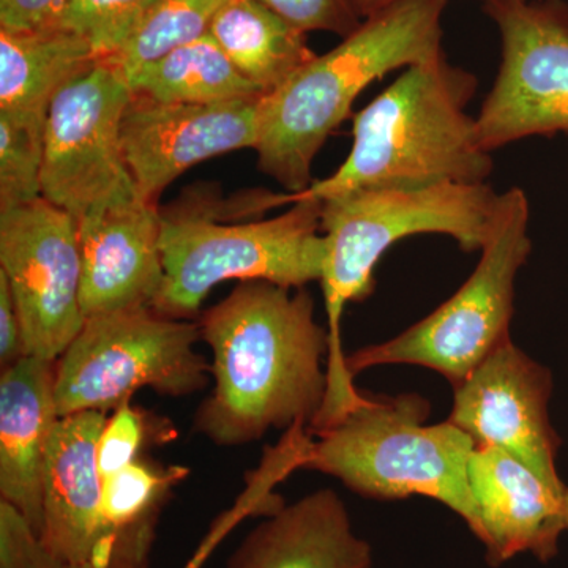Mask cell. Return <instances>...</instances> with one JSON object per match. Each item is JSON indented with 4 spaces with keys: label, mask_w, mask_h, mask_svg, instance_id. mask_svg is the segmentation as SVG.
Listing matches in <instances>:
<instances>
[{
    "label": "cell",
    "mask_w": 568,
    "mask_h": 568,
    "mask_svg": "<svg viewBox=\"0 0 568 568\" xmlns=\"http://www.w3.org/2000/svg\"><path fill=\"white\" fill-rule=\"evenodd\" d=\"M59 410L55 362L22 358L0 376V500L43 526V477Z\"/></svg>",
    "instance_id": "e0dca14e"
},
{
    "label": "cell",
    "mask_w": 568,
    "mask_h": 568,
    "mask_svg": "<svg viewBox=\"0 0 568 568\" xmlns=\"http://www.w3.org/2000/svg\"><path fill=\"white\" fill-rule=\"evenodd\" d=\"M230 201L192 190L160 207L164 278L155 312L193 320L216 284L271 282L298 290L320 282L325 256L320 200H297L267 220L239 222Z\"/></svg>",
    "instance_id": "5b68a950"
},
{
    "label": "cell",
    "mask_w": 568,
    "mask_h": 568,
    "mask_svg": "<svg viewBox=\"0 0 568 568\" xmlns=\"http://www.w3.org/2000/svg\"><path fill=\"white\" fill-rule=\"evenodd\" d=\"M487 562L499 567L523 552L548 562L566 528L564 496L517 458L497 447H476L469 462Z\"/></svg>",
    "instance_id": "9a60e30c"
},
{
    "label": "cell",
    "mask_w": 568,
    "mask_h": 568,
    "mask_svg": "<svg viewBox=\"0 0 568 568\" xmlns=\"http://www.w3.org/2000/svg\"><path fill=\"white\" fill-rule=\"evenodd\" d=\"M99 61L91 41L61 24L0 29V112L47 122L58 93Z\"/></svg>",
    "instance_id": "d6986e66"
},
{
    "label": "cell",
    "mask_w": 568,
    "mask_h": 568,
    "mask_svg": "<svg viewBox=\"0 0 568 568\" xmlns=\"http://www.w3.org/2000/svg\"><path fill=\"white\" fill-rule=\"evenodd\" d=\"M108 414L59 418L48 447L40 540L63 566L91 558L102 538L103 478L97 444Z\"/></svg>",
    "instance_id": "2e32d148"
},
{
    "label": "cell",
    "mask_w": 568,
    "mask_h": 568,
    "mask_svg": "<svg viewBox=\"0 0 568 568\" xmlns=\"http://www.w3.org/2000/svg\"><path fill=\"white\" fill-rule=\"evenodd\" d=\"M209 33L264 95L276 91L316 55L305 32L260 0H227Z\"/></svg>",
    "instance_id": "ffe728a7"
},
{
    "label": "cell",
    "mask_w": 568,
    "mask_h": 568,
    "mask_svg": "<svg viewBox=\"0 0 568 568\" xmlns=\"http://www.w3.org/2000/svg\"><path fill=\"white\" fill-rule=\"evenodd\" d=\"M447 0H405L365 18L334 50L315 55L257 106V166L287 193L313 183L327 138L372 82L443 52Z\"/></svg>",
    "instance_id": "277c9868"
},
{
    "label": "cell",
    "mask_w": 568,
    "mask_h": 568,
    "mask_svg": "<svg viewBox=\"0 0 568 568\" xmlns=\"http://www.w3.org/2000/svg\"><path fill=\"white\" fill-rule=\"evenodd\" d=\"M298 31L351 36L364 22L354 0H260Z\"/></svg>",
    "instance_id": "83f0119b"
},
{
    "label": "cell",
    "mask_w": 568,
    "mask_h": 568,
    "mask_svg": "<svg viewBox=\"0 0 568 568\" xmlns=\"http://www.w3.org/2000/svg\"><path fill=\"white\" fill-rule=\"evenodd\" d=\"M70 0H0V29H33L52 24Z\"/></svg>",
    "instance_id": "4dcf8cb0"
},
{
    "label": "cell",
    "mask_w": 568,
    "mask_h": 568,
    "mask_svg": "<svg viewBox=\"0 0 568 568\" xmlns=\"http://www.w3.org/2000/svg\"><path fill=\"white\" fill-rule=\"evenodd\" d=\"M291 476L290 463L278 452L265 450L256 469L245 477V488L230 508L213 519L196 551L183 568H203L224 538L250 517H265L283 506L275 488Z\"/></svg>",
    "instance_id": "484cf974"
},
{
    "label": "cell",
    "mask_w": 568,
    "mask_h": 568,
    "mask_svg": "<svg viewBox=\"0 0 568 568\" xmlns=\"http://www.w3.org/2000/svg\"><path fill=\"white\" fill-rule=\"evenodd\" d=\"M156 0H70L61 24L85 37L100 59H110L125 47L155 6Z\"/></svg>",
    "instance_id": "4316f807"
},
{
    "label": "cell",
    "mask_w": 568,
    "mask_h": 568,
    "mask_svg": "<svg viewBox=\"0 0 568 568\" xmlns=\"http://www.w3.org/2000/svg\"><path fill=\"white\" fill-rule=\"evenodd\" d=\"M197 321L175 320L148 306L89 317L55 362L59 416L110 414L141 388L182 398L211 383V364L197 353Z\"/></svg>",
    "instance_id": "ba28073f"
},
{
    "label": "cell",
    "mask_w": 568,
    "mask_h": 568,
    "mask_svg": "<svg viewBox=\"0 0 568 568\" xmlns=\"http://www.w3.org/2000/svg\"><path fill=\"white\" fill-rule=\"evenodd\" d=\"M85 320L148 308L162 291L164 265L160 205L140 193L115 197L78 222Z\"/></svg>",
    "instance_id": "5bb4252c"
},
{
    "label": "cell",
    "mask_w": 568,
    "mask_h": 568,
    "mask_svg": "<svg viewBox=\"0 0 568 568\" xmlns=\"http://www.w3.org/2000/svg\"><path fill=\"white\" fill-rule=\"evenodd\" d=\"M552 373L514 342L500 346L454 388L447 420L476 447H497L558 491L560 437L549 418Z\"/></svg>",
    "instance_id": "7c38bea8"
},
{
    "label": "cell",
    "mask_w": 568,
    "mask_h": 568,
    "mask_svg": "<svg viewBox=\"0 0 568 568\" xmlns=\"http://www.w3.org/2000/svg\"><path fill=\"white\" fill-rule=\"evenodd\" d=\"M134 95L164 103H220L263 99L230 61L211 33L189 41L129 78Z\"/></svg>",
    "instance_id": "44dd1931"
},
{
    "label": "cell",
    "mask_w": 568,
    "mask_h": 568,
    "mask_svg": "<svg viewBox=\"0 0 568 568\" xmlns=\"http://www.w3.org/2000/svg\"><path fill=\"white\" fill-rule=\"evenodd\" d=\"M313 295L271 282H242L201 315L213 387L193 433L216 447L250 446L271 429L310 428L327 396L331 336Z\"/></svg>",
    "instance_id": "6da1fadb"
},
{
    "label": "cell",
    "mask_w": 568,
    "mask_h": 568,
    "mask_svg": "<svg viewBox=\"0 0 568 568\" xmlns=\"http://www.w3.org/2000/svg\"><path fill=\"white\" fill-rule=\"evenodd\" d=\"M0 568H67L17 508L0 500Z\"/></svg>",
    "instance_id": "f546056e"
},
{
    "label": "cell",
    "mask_w": 568,
    "mask_h": 568,
    "mask_svg": "<svg viewBox=\"0 0 568 568\" xmlns=\"http://www.w3.org/2000/svg\"><path fill=\"white\" fill-rule=\"evenodd\" d=\"M44 125L0 112V212L43 197Z\"/></svg>",
    "instance_id": "cb8c5ba5"
},
{
    "label": "cell",
    "mask_w": 568,
    "mask_h": 568,
    "mask_svg": "<svg viewBox=\"0 0 568 568\" xmlns=\"http://www.w3.org/2000/svg\"><path fill=\"white\" fill-rule=\"evenodd\" d=\"M28 357L20 313L6 275L0 274V366L10 368Z\"/></svg>",
    "instance_id": "1f68e13d"
},
{
    "label": "cell",
    "mask_w": 568,
    "mask_h": 568,
    "mask_svg": "<svg viewBox=\"0 0 568 568\" xmlns=\"http://www.w3.org/2000/svg\"><path fill=\"white\" fill-rule=\"evenodd\" d=\"M226 568H373V551L342 497L323 488L265 515Z\"/></svg>",
    "instance_id": "ac0fdd59"
},
{
    "label": "cell",
    "mask_w": 568,
    "mask_h": 568,
    "mask_svg": "<svg viewBox=\"0 0 568 568\" xmlns=\"http://www.w3.org/2000/svg\"><path fill=\"white\" fill-rule=\"evenodd\" d=\"M162 515L110 534L99 541L91 558L67 568H152L151 555Z\"/></svg>",
    "instance_id": "f1b7e54d"
},
{
    "label": "cell",
    "mask_w": 568,
    "mask_h": 568,
    "mask_svg": "<svg viewBox=\"0 0 568 568\" xmlns=\"http://www.w3.org/2000/svg\"><path fill=\"white\" fill-rule=\"evenodd\" d=\"M354 2L358 13H361L362 18L365 20V18L379 13V11L386 10L388 7L395 6V3L405 2V0H354ZM481 2L485 3L488 2V0H481Z\"/></svg>",
    "instance_id": "d6a6232c"
},
{
    "label": "cell",
    "mask_w": 568,
    "mask_h": 568,
    "mask_svg": "<svg viewBox=\"0 0 568 568\" xmlns=\"http://www.w3.org/2000/svg\"><path fill=\"white\" fill-rule=\"evenodd\" d=\"M178 426L171 418L134 405L122 403L108 416L99 444L97 462L103 480L123 467L149 455L155 447L168 446L178 439Z\"/></svg>",
    "instance_id": "d4e9b609"
},
{
    "label": "cell",
    "mask_w": 568,
    "mask_h": 568,
    "mask_svg": "<svg viewBox=\"0 0 568 568\" xmlns=\"http://www.w3.org/2000/svg\"><path fill=\"white\" fill-rule=\"evenodd\" d=\"M226 2L227 0H156L132 39L126 41L118 54L104 61L118 67L129 81L145 63L209 33L212 21Z\"/></svg>",
    "instance_id": "7402d4cb"
},
{
    "label": "cell",
    "mask_w": 568,
    "mask_h": 568,
    "mask_svg": "<svg viewBox=\"0 0 568 568\" xmlns=\"http://www.w3.org/2000/svg\"><path fill=\"white\" fill-rule=\"evenodd\" d=\"M418 394L366 395L334 425L312 435L302 469L338 478L355 495L377 500L424 496L457 514L474 536L480 521L469 485L476 444L450 424L428 425Z\"/></svg>",
    "instance_id": "8992f818"
},
{
    "label": "cell",
    "mask_w": 568,
    "mask_h": 568,
    "mask_svg": "<svg viewBox=\"0 0 568 568\" xmlns=\"http://www.w3.org/2000/svg\"><path fill=\"white\" fill-rule=\"evenodd\" d=\"M477 89L476 74L448 62L444 51L407 67L354 115L353 149L342 166L294 193V204L357 189L487 182L491 153L478 142L476 118L467 114Z\"/></svg>",
    "instance_id": "3957f363"
},
{
    "label": "cell",
    "mask_w": 568,
    "mask_h": 568,
    "mask_svg": "<svg viewBox=\"0 0 568 568\" xmlns=\"http://www.w3.org/2000/svg\"><path fill=\"white\" fill-rule=\"evenodd\" d=\"M497 194L485 183H440L425 189H357L321 200L325 256L323 286L331 353L328 388L315 432L334 425L364 402L347 372L342 317L347 304L375 293V268L403 239L444 234L465 253L480 252L491 224Z\"/></svg>",
    "instance_id": "7a4b0ae2"
},
{
    "label": "cell",
    "mask_w": 568,
    "mask_h": 568,
    "mask_svg": "<svg viewBox=\"0 0 568 568\" xmlns=\"http://www.w3.org/2000/svg\"><path fill=\"white\" fill-rule=\"evenodd\" d=\"M0 274L20 313L28 355L58 362L85 323L77 220L44 197L0 212Z\"/></svg>",
    "instance_id": "8fae6325"
},
{
    "label": "cell",
    "mask_w": 568,
    "mask_h": 568,
    "mask_svg": "<svg viewBox=\"0 0 568 568\" xmlns=\"http://www.w3.org/2000/svg\"><path fill=\"white\" fill-rule=\"evenodd\" d=\"M189 476L186 466L163 465L145 455L104 478L102 538L152 515H162L174 488Z\"/></svg>",
    "instance_id": "603a6c76"
},
{
    "label": "cell",
    "mask_w": 568,
    "mask_h": 568,
    "mask_svg": "<svg viewBox=\"0 0 568 568\" xmlns=\"http://www.w3.org/2000/svg\"><path fill=\"white\" fill-rule=\"evenodd\" d=\"M564 510H566V528L568 532V488L566 491V496H564Z\"/></svg>",
    "instance_id": "836d02e7"
},
{
    "label": "cell",
    "mask_w": 568,
    "mask_h": 568,
    "mask_svg": "<svg viewBox=\"0 0 568 568\" xmlns=\"http://www.w3.org/2000/svg\"><path fill=\"white\" fill-rule=\"evenodd\" d=\"M132 95L122 71L100 59L52 100L44 125L41 193L77 222L99 205L138 192L121 140Z\"/></svg>",
    "instance_id": "30bf717a"
},
{
    "label": "cell",
    "mask_w": 568,
    "mask_h": 568,
    "mask_svg": "<svg viewBox=\"0 0 568 568\" xmlns=\"http://www.w3.org/2000/svg\"><path fill=\"white\" fill-rule=\"evenodd\" d=\"M484 10L500 63L476 118L481 148L568 133V0H488Z\"/></svg>",
    "instance_id": "9c48e42d"
},
{
    "label": "cell",
    "mask_w": 568,
    "mask_h": 568,
    "mask_svg": "<svg viewBox=\"0 0 568 568\" xmlns=\"http://www.w3.org/2000/svg\"><path fill=\"white\" fill-rule=\"evenodd\" d=\"M529 220L521 189L500 193L476 271L448 301L395 338L346 354L351 376L375 366L416 365L439 373L455 388L511 342L515 284L532 252Z\"/></svg>",
    "instance_id": "52a82bcc"
},
{
    "label": "cell",
    "mask_w": 568,
    "mask_h": 568,
    "mask_svg": "<svg viewBox=\"0 0 568 568\" xmlns=\"http://www.w3.org/2000/svg\"><path fill=\"white\" fill-rule=\"evenodd\" d=\"M260 100L164 103L133 93L121 140L138 193L159 204L164 190L190 168L241 149L254 151Z\"/></svg>",
    "instance_id": "4fadbf2b"
}]
</instances>
